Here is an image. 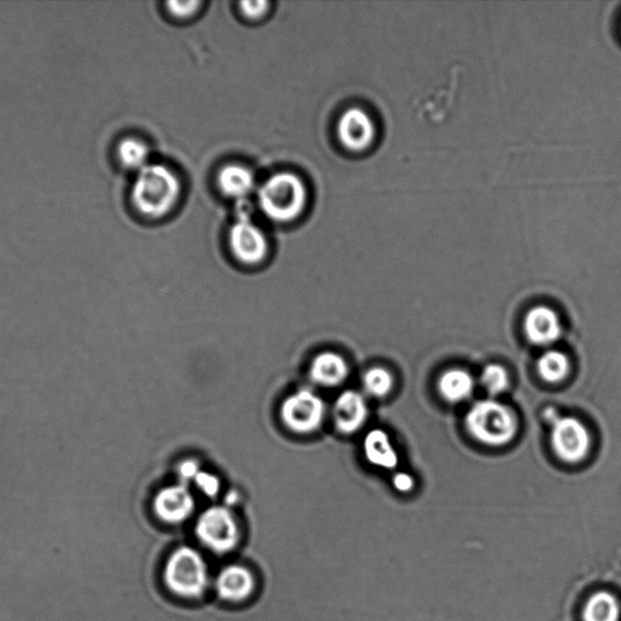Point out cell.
<instances>
[{"instance_id": "6da1fadb", "label": "cell", "mask_w": 621, "mask_h": 621, "mask_svg": "<svg viewBox=\"0 0 621 621\" xmlns=\"http://www.w3.org/2000/svg\"><path fill=\"white\" fill-rule=\"evenodd\" d=\"M180 192V180L173 170L163 164H148L131 186L130 202L142 216L158 219L172 212Z\"/></svg>"}, {"instance_id": "7a4b0ae2", "label": "cell", "mask_w": 621, "mask_h": 621, "mask_svg": "<svg viewBox=\"0 0 621 621\" xmlns=\"http://www.w3.org/2000/svg\"><path fill=\"white\" fill-rule=\"evenodd\" d=\"M259 207L267 218L276 222H290L304 212L307 191L304 181L293 173L271 176L258 191Z\"/></svg>"}, {"instance_id": "3957f363", "label": "cell", "mask_w": 621, "mask_h": 621, "mask_svg": "<svg viewBox=\"0 0 621 621\" xmlns=\"http://www.w3.org/2000/svg\"><path fill=\"white\" fill-rule=\"evenodd\" d=\"M469 434L478 442L491 447H503L514 440L518 421L512 409L493 400L474 404L466 415Z\"/></svg>"}, {"instance_id": "277c9868", "label": "cell", "mask_w": 621, "mask_h": 621, "mask_svg": "<svg viewBox=\"0 0 621 621\" xmlns=\"http://www.w3.org/2000/svg\"><path fill=\"white\" fill-rule=\"evenodd\" d=\"M163 578L165 585L174 595L195 600L207 591L208 564L198 551L184 546L169 557Z\"/></svg>"}, {"instance_id": "5b68a950", "label": "cell", "mask_w": 621, "mask_h": 621, "mask_svg": "<svg viewBox=\"0 0 621 621\" xmlns=\"http://www.w3.org/2000/svg\"><path fill=\"white\" fill-rule=\"evenodd\" d=\"M199 541L218 555L229 554L236 549L239 529L232 512L225 506H213L199 516L196 526Z\"/></svg>"}, {"instance_id": "8992f818", "label": "cell", "mask_w": 621, "mask_h": 621, "mask_svg": "<svg viewBox=\"0 0 621 621\" xmlns=\"http://www.w3.org/2000/svg\"><path fill=\"white\" fill-rule=\"evenodd\" d=\"M326 414L322 398L311 390H299L287 397L281 408L284 425L296 434H312L319 429Z\"/></svg>"}, {"instance_id": "52a82bcc", "label": "cell", "mask_w": 621, "mask_h": 621, "mask_svg": "<svg viewBox=\"0 0 621 621\" xmlns=\"http://www.w3.org/2000/svg\"><path fill=\"white\" fill-rule=\"evenodd\" d=\"M551 446L558 459L578 464L588 457L591 437L588 429L575 418H560L552 425Z\"/></svg>"}, {"instance_id": "ba28073f", "label": "cell", "mask_w": 621, "mask_h": 621, "mask_svg": "<svg viewBox=\"0 0 621 621\" xmlns=\"http://www.w3.org/2000/svg\"><path fill=\"white\" fill-rule=\"evenodd\" d=\"M230 248L237 260L247 265L260 264L266 258L269 243L265 233L247 215L239 216L230 230Z\"/></svg>"}, {"instance_id": "9c48e42d", "label": "cell", "mask_w": 621, "mask_h": 621, "mask_svg": "<svg viewBox=\"0 0 621 621\" xmlns=\"http://www.w3.org/2000/svg\"><path fill=\"white\" fill-rule=\"evenodd\" d=\"M338 138L347 150L362 152L372 147L376 139V124L372 116L361 107H351L339 118Z\"/></svg>"}, {"instance_id": "30bf717a", "label": "cell", "mask_w": 621, "mask_h": 621, "mask_svg": "<svg viewBox=\"0 0 621 621\" xmlns=\"http://www.w3.org/2000/svg\"><path fill=\"white\" fill-rule=\"evenodd\" d=\"M196 509V501L185 484H175L161 489L153 500V511L164 523L185 522Z\"/></svg>"}, {"instance_id": "8fae6325", "label": "cell", "mask_w": 621, "mask_h": 621, "mask_svg": "<svg viewBox=\"0 0 621 621\" xmlns=\"http://www.w3.org/2000/svg\"><path fill=\"white\" fill-rule=\"evenodd\" d=\"M523 328L528 340L538 346L554 344L562 334L560 318L546 306L533 307L524 318Z\"/></svg>"}, {"instance_id": "7c38bea8", "label": "cell", "mask_w": 621, "mask_h": 621, "mask_svg": "<svg viewBox=\"0 0 621 621\" xmlns=\"http://www.w3.org/2000/svg\"><path fill=\"white\" fill-rule=\"evenodd\" d=\"M367 418L368 406L361 393L352 390L341 393L334 404V421L340 432L353 434L366 424Z\"/></svg>"}, {"instance_id": "4fadbf2b", "label": "cell", "mask_w": 621, "mask_h": 621, "mask_svg": "<svg viewBox=\"0 0 621 621\" xmlns=\"http://www.w3.org/2000/svg\"><path fill=\"white\" fill-rule=\"evenodd\" d=\"M255 580L248 568L232 564L222 569L216 580V590L222 600L238 603L253 595Z\"/></svg>"}, {"instance_id": "5bb4252c", "label": "cell", "mask_w": 621, "mask_h": 621, "mask_svg": "<svg viewBox=\"0 0 621 621\" xmlns=\"http://www.w3.org/2000/svg\"><path fill=\"white\" fill-rule=\"evenodd\" d=\"M349 364L339 353L326 351L313 358L310 375L313 381L323 386L343 384L349 375Z\"/></svg>"}, {"instance_id": "9a60e30c", "label": "cell", "mask_w": 621, "mask_h": 621, "mask_svg": "<svg viewBox=\"0 0 621 621\" xmlns=\"http://www.w3.org/2000/svg\"><path fill=\"white\" fill-rule=\"evenodd\" d=\"M218 184L225 196L244 201L255 190V176L242 164H229L220 170Z\"/></svg>"}, {"instance_id": "2e32d148", "label": "cell", "mask_w": 621, "mask_h": 621, "mask_svg": "<svg viewBox=\"0 0 621 621\" xmlns=\"http://www.w3.org/2000/svg\"><path fill=\"white\" fill-rule=\"evenodd\" d=\"M364 454L370 464L381 469L392 470L398 465V454L393 448L389 435L385 431L375 429L364 438Z\"/></svg>"}, {"instance_id": "e0dca14e", "label": "cell", "mask_w": 621, "mask_h": 621, "mask_svg": "<svg viewBox=\"0 0 621 621\" xmlns=\"http://www.w3.org/2000/svg\"><path fill=\"white\" fill-rule=\"evenodd\" d=\"M475 380L463 369H450L438 381V390L444 400L450 403L465 401L474 392Z\"/></svg>"}, {"instance_id": "ac0fdd59", "label": "cell", "mask_w": 621, "mask_h": 621, "mask_svg": "<svg viewBox=\"0 0 621 621\" xmlns=\"http://www.w3.org/2000/svg\"><path fill=\"white\" fill-rule=\"evenodd\" d=\"M116 157L119 165L128 170H140L147 167L148 159H150V148H148L145 141H142L135 136H128L119 140L116 146Z\"/></svg>"}, {"instance_id": "d6986e66", "label": "cell", "mask_w": 621, "mask_h": 621, "mask_svg": "<svg viewBox=\"0 0 621 621\" xmlns=\"http://www.w3.org/2000/svg\"><path fill=\"white\" fill-rule=\"evenodd\" d=\"M620 607L612 594L606 591L596 592L585 603L584 621H619Z\"/></svg>"}, {"instance_id": "ffe728a7", "label": "cell", "mask_w": 621, "mask_h": 621, "mask_svg": "<svg viewBox=\"0 0 621 621\" xmlns=\"http://www.w3.org/2000/svg\"><path fill=\"white\" fill-rule=\"evenodd\" d=\"M538 372L541 378L548 381V383H560L569 372L568 357L560 351H546L539 358Z\"/></svg>"}, {"instance_id": "44dd1931", "label": "cell", "mask_w": 621, "mask_h": 621, "mask_svg": "<svg viewBox=\"0 0 621 621\" xmlns=\"http://www.w3.org/2000/svg\"><path fill=\"white\" fill-rule=\"evenodd\" d=\"M363 385L370 395L381 398L389 395L393 386V378L389 370L375 367L364 374Z\"/></svg>"}, {"instance_id": "7402d4cb", "label": "cell", "mask_w": 621, "mask_h": 621, "mask_svg": "<svg viewBox=\"0 0 621 621\" xmlns=\"http://www.w3.org/2000/svg\"><path fill=\"white\" fill-rule=\"evenodd\" d=\"M482 385L491 395H499L509 387V375L499 364H489L481 375Z\"/></svg>"}, {"instance_id": "603a6c76", "label": "cell", "mask_w": 621, "mask_h": 621, "mask_svg": "<svg viewBox=\"0 0 621 621\" xmlns=\"http://www.w3.org/2000/svg\"><path fill=\"white\" fill-rule=\"evenodd\" d=\"M196 486L209 498L219 494L221 483L218 476L201 471L195 478Z\"/></svg>"}, {"instance_id": "cb8c5ba5", "label": "cell", "mask_w": 621, "mask_h": 621, "mask_svg": "<svg viewBox=\"0 0 621 621\" xmlns=\"http://www.w3.org/2000/svg\"><path fill=\"white\" fill-rule=\"evenodd\" d=\"M201 5V2H169L167 7L173 16L186 19L195 15Z\"/></svg>"}, {"instance_id": "d4e9b609", "label": "cell", "mask_w": 621, "mask_h": 621, "mask_svg": "<svg viewBox=\"0 0 621 621\" xmlns=\"http://www.w3.org/2000/svg\"><path fill=\"white\" fill-rule=\"evenodd\" d=\"M241 7L242 13L244 16H247L248 19L258 20L260 17L264 16L269 10L270 3L267 2H243L239 4Z\"/></svg>"}, {"instance_id": "484cf974", "label": "cell", "mask_w": 621, "mask_h": 621, "mask_svg": "<svg viewBox=\"0 0 621 621\" xmlns=\"http://www.w3.org/2000/svg\"><path fill=\"white\" fill-rule=\"evenodd\" d=\"M178 470L181 480H184L185 482L195 481V478L197 477L199 472H201V469H199V464L196 460L193 459H187L182 461V463L179 465Z\"/></svg>"}, {"instance_id": "4316f807", "label": "cell", "mask_w": 621, "mask_h": 621, "mask_svg": "<svg viewBox=\"0 0 621 621\" xmlns=\"http://www.w3.org/2000/svg\"><path fill=\"white\" fill-rule=\"evenodd\" d=\"M393 487L398 492L408 493L414 488V478L408 474H397L393 477Z\"/></svg>"}, {"instance_id": "83f0119b", "label": "cell", "mask_w": 621, "mask_h": 621, "mask_svg": "<svg viewBox=\"0 0 621 621\" xmlns=\"http://www.w3.org/2000/svg\"><path fill=\"white\" fill-rule=\"evenodd\" d=\"M544 419L546 421H548V423L552 426L556 423V421L558 419H560V414H558L557 410L555 408L549 407L545 409L544 415H543Z\"/></svg>"}, {"instance_id": "f1b7e54d", "label": "cell", "mask_w": 621, "mask_h": 621, "mask_svg": "<svg viewBox=\"0 0 621 621\" xmlns=\"http://www.w3.org/2000/svg\"><path fill=\"white\" fill-rule=\"evenodd\" d=\"M620 31H621V24H620Z\"/></svg>"}]
</instances>
